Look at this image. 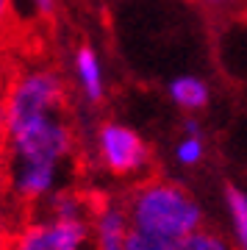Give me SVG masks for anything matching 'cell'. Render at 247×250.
Returning <instances> with one entry per match:
<instances>
[{"mask_svg":"<svg viewBox=\"0 0 247 250\" xmlns=\"http://www.w3.org/2000/svg\"><path fill=\"white\" fill-rule=\"evenodd\" d=\"M125 211L133 228L184 239L200 228V206L181 184L167 178H147L125 197Z\"/></svg>","mask_w":247,"mask_h":250,"instance_id":"cell-1","label":"cell"},{"mask_svg":"<svg viewBox=\"0 0 247 250\" xmlns=\"http://www.w3.org/2000/svg\"><path fill=\"white\" fill-rule=\"evenodd\" d=\"M56 111H67V83L59 72L50 67L14 72L9 86V103H6L9 131Z\"/></svg>","mask_w":247,"mask_h":250,"instance_id":"cell-2","label":"cell"},{"mask_svg":"<svg viewBox=\"0 0 247 250\" xmlns=\"http://www.w3.org/2000/svg\"><path fill=\"white\" fill-rule=\"evenodd\" d=\"M70 150L72 131L64 120V111H56L9 131L6 167L9 164H53L56 167V161L64 159Z\"/></svg>","mask_w":247,"mask_h":250,"instance_id":"cell-3","label":"cell"},{"mask_svg":"<svg viewBox=\"0 0 247 250\" xmlns=\"http://www.w3.org/2000/svg\"><path fill=\"white\" fill-rule=\"evenodd\" d=\"M86 220L25 223L0 250H81L89 233Z\"/></svg>","mask_w":247,"mask_h":250,"instance_id":"cell-4","label":"cell"},{"mask_svg":"<svg viewBox=\"0 0 247 250\" xmlns=\"http://www.w3.org/2000/svg\"><path fill=\"white\" fill-rule=\"evenodd\" d=\"M100 159L114 175H131L147 164L150 150L131 128L106 123L100 128Z\"/></svg>","mask_w":247,"mask_h":250,"instance_id":"cell-5","label":"cell"},{"mask_svg":"<svg viewBox=\"0 0 247 250\" xmlns=\"http://www.w3.org/2000/svg\"><path fill=\"white\" fill-rule=\"evenodd\" d=\"M97 231V250H123L125 236H128V211L125 203H108L95 220Z\"/></svg>","mask_w":247,"mask_h":250,"instance_id":"cell-6","label":"cell"},{"mask_svg":"<svg viewBox=\"0 0 247 250\" xmlns=\"http://www.w3.org/2000/svg\"><path fill=\"white\" fill-rule=\"evenodd\" d=\"M75 64H78V75L81 83H83V92L89 95V100H100L103 98V78H100V64H97V56L92 53L89 45H81L78 53H75Z\"/></svg>","mask_w":247,"mask_h":250,"instance_id":"cell-7","label":"cell"},{"mask_svg":"<svg viewBox=\"0 0 247 250\" xmlns=\"http://www.w3.org/2000/svg\"><path fill=\"white\" fill-rule=\"evenodd\" d=\"M20 67L11 64V59L0 56V181H3V167H6V145H9V125H6V103H9V86L11 78Z\"/></svg>","mask_w":247,"mask_h":250,"instance_id":"cell-8","label":"cell"},{"mask_svg":"<svg viewBox=\"0 0 247 250\" xmlns=\"http://www.w3.org/2000/svg\"><path fill=\"white\" fill-rule=\"evenodd\" d=\"M172 98L184 108H203L208 103V89L197 78H178L172 83Z\"/></svg>","mask_w":247,"mask_h":250,"instance_id":"cell-9","label":"cell"},{"mask_svg":"<svg viewBox=\"0 0 247 250\" xmlns=\"http://www.w3.org/2000/svg\"><path fill=\"white\" fill-rule=\"evenodd\" d=\"M178 245H181V239L161 236V233H147V231H139V228L131 225L123 250H175Z\"/></svg>","mask_w":247,"mask_h":250,"instance_id":"cell-10","label":"cell"},{"mask_svg":"<svg viewBox=\"0 0 247 250\" xmlns=\"http://www.w3.org/2000/svg\"><path fill=\"white\" fill-rule=\"evenodd\" d=\"M225 197H228V206H230V214H233V223H236V231H239V239L245 242L247 248V195L236 187H225Z\"/></svg>","mask_w":247,"mask_h":250,"instance_id":"cell-11","label":"cell"},{"mask_svg":"<svg viewBox=\"0 0 247 250\" xmlns=\"http://www.w3.org/2000/svg\"><path fill=\"white\" fill-rule=\"evenodd\" d=\"M14 36H17V20H14L11 0H0V50H9Z\"/></svg>","mask_w":247,"mask_h":250,"instance_id":"cell-12","label":"cell"},{"mask_svg":"<svg viewBox=\"0 0 247 250\" xmlns=\"http://www.w3.org/2000/svg\"><path fill=\"white\" fill-rule=\"evenodd\" d=\"M189 250H228L225 242L214 233H203V231H194L189 233Z\"/></svg>","mask_w":247,"mask_h":250,"instance_id":"cell-13","label":"cell"},{"mask_svg":"<svg viewBox=\"0 0 247 250\" xmlns=\"http://www.w3.org/2000/svg\"><path fill=\"white\" fill-rule=\"evenodd\" d=\"M178 156H181V161H186V164H194V161H200V156H203V147H200V142L192 136V139H186V142L181 145Z\"/></svg>","mask_w":247,"mask_h":250,"instance_id":"cell-14","label":"cell"},{"mask_svg":"<svg viewBox=\"0 0 247 250\" xmlns=\"http://www.w3.org/2000/svg\"><path fill=\"white\" fill-rule=\"evenodd\" d=\"M192 3H200L206 9H222V6H233L239 0H192Z\"/></svg>","mask_w":247,"mask_h":250,"instance_id":"cell-15","label":"cell"}]
</instances>
